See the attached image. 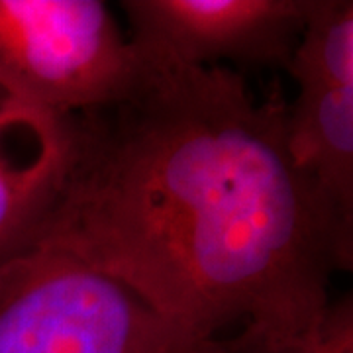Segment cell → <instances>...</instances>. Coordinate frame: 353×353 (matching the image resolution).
<instances>
[{"label": "cell", "mask_w": 353, "mask_h": 353, "mask_svg": "<svg viewBox=\"0 0 353 353\" xmlns=\"http://www.w3.org/2000/svg\"><path fill=\"white\" fill-rule=\"evenodd\" d=\"M138 59L120 99L73 118L38 245L120 281L196 340L314 322L334 273L352 269L353 226L292 163L285 97H257L230 67Z\"/></svg>", "instance_id": "obj_1"}, {"label": "cell", "mask_w": 353, "mask_h": 353, "mask_svg": "<svg viewBox=\"0 0 353 353\" xmlns=\"http://www.w3.org/2000/svg\"><path fill=\"white\" fill-rule=\"evenodd\" d=\"M192 341L59 248L34 245L0 265V353H179Z\"/></svg>", "instance_id": "obj_2"}, {"label": "cell", "mask_w": 353, "mask_h": 353, "mask_svg": "<svg viewBox=\"0 0 353 353\" xmlns=\"http://www.w3.org/2000/svg\"><path fill=\"white\" fill-rule=\"evenodd\" d=\"M138 67L101 0H0V90L14 101L75 118L120 99Z\"/></svg>", "instance_id": "obj_3"}, {"label": "cell", "mask_w": 353, "mask_h": 353, "mask_svg": "<svg viewBox=\"0 0 353 353\" xmlns=\"http://www.w3.org/2000/svg\"><path fill=\"white\" fill-rule=\"evenodd\" d=\"M308 0H126L139 55L179 67H287Z\"/></svg>", "instance_id": "obj_4"}, {"label": "cell", "mask_w": 353, "mask_h": 353, "mask_svg": "<svg viewBox=\"0 0 353 353\" xmlns=\"http://www.w3.org/2000/svg\"><path fill=\"white\" fill-rule=\"evenodd\" d=\"M73 118H59L0 90V265L38 245L63 192Z\"/></svg>", "instance_id": "obj_5"}, {"label": "cell", "mask_w": 353, "mask_h": 353, "mask_svg": "<svg viewBox=\"0 0 353 353\" xmlns=\"http://www.w3.org/2000/svg\"><path fill=\"white\" fill-rule=\"evenodd\" d=\"M285 110V141L301 175L353 226V85L294 81Z\"/></svg>", "instance_id": "obj_6"}, {"label": "cell", "mask_w": 353, "mask_h": 353, "mask_svg": "<svg viewBox=\"0 0 353 353\" xmlns=\"http://www.w3.org/2000/svg\"><path fill=\"white\" fill-rule=\"evenodd\" d=\"M179 353H353L352 296L332 301L314 322L303 328L248 324L192 341Z\"/></svg>", "instance_id": "obj_7"}, {"label": "cell", "mask_w": 353, "mask_h": 353, "mask_svg": "<svg viewBox=\"0 0 353 353\" xmlns=\"http://www.w3.org/2000/svg\"><path fill=\"white\" fill-rule=\"evenodd\" d=\"M292 81L353 85V2L308 0L299 41L287 63Z\"/></svg>", "instance_id": "obj_8"}]
</instances>
